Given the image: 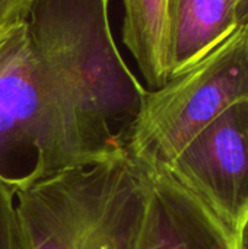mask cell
<instances>
[{
	"label": "cell",
	"mask_w": 248,
	"mask_h": 249,
	"mask_svg": "<svg viewBox=\"0 0 248 249\" xmlns=\"http://www.w3.org/2000/svg\"><path fill=\"white\" fill-rule=\"evenodd\" d=\"M117 249H240L238 238L165 166H149L137 220Z\"/></svg>",
	"instance_id": "obj_6"
},
{
	"label": "cell",
	"mask_w": 248,
	"mask_h": 249,
	"mask_svg": "<svg viewBox=\"0 0 248 249\" xmlns=\"http://www.w3.org/2000/svg\"><path fill=\"white\" fill-rule=\"evenodd\" d=\"M171 76L186 70L243 22L241 0H170Z\"/></svg>",
	"instance_id": "obj_7"
},
{
	"label": "cell",
	"mask_w": 248,
	"mask_h": 249,
	"mask_svg": "<svg viewBox=\"0 0 248 249\" xmlns=\"http://www.w3.org/2000/svg\"><path fill=\"white\" fill-rule=\"evenodd\" d=\"M248 99V20L194 64L146 90L127 155L167 166L225 109Z\"/></svg>",
	"instance_id": "obj_4"
},
{
	"label": "cell",
	"mask_w": 248,
	"mask_h": 249,
	"mask_svg": "<svg viewBox=\"0 0 248 249\" xmlns=\"http://www.w3.org/2000/svg\"><path fill=\"white\" fill-rule=\"evenodd\" d=\"M0 249H20L15 190L0 179Z\"/></svg>",
	"instance_id": "obj_9"
},
{
	"label": "cell",
	"mask_w": 248,
	"mask_h": 249,
	"mask_svg": "<svg viewBox=\"0 0 248 249\" xmlns=\"http://www.w3.org/2000/svg\"><path fill=\"white\" fill-rule=\"evenodd\" d=\"M107 156L45 92L25 20L0 31V179L15 191Z\"/></svg>",
	"instance_id": "obj_3"
},
{
	"label": "cell",
	"mask_w": 248,
	"mask_h": 249,
	"mask_svg": "<svg viewBox=\"0 0 248 249\" xmlns=\"http://www.w3.org/2000/svg\"><path fill=\"white\" fill-rule=\"evenodd\" d=\"M110 0H29L26 28L41 83L63 115L113 156L127 155L146 88L124 63Z\"/></svg>",
	"instance_id": "obj_1"
},
{
	"label": "cell",
	"mask_w": 248,
	"mask_h": 249,
	"mask_svg": "<svg viewBox=\"0 0 248 249\" xmlns=\"http://www.w3.org/2000/svg\"><path fill=\"white\" fill-rule=\"evenodd\" d=\"M168 1L123 0V42L132 53L148 90L161 88L171 74Z\"/></svg>",
	"instance_id": "obj_8"
},
{
	"label": "cell",
	"mask_w": 248,
	"mask_h": 249,
	"mask_svg": "<svg viewBox=\"0 0 248 249\" xmlns=\"http://www.w3.org/2000/svg\"><path fill=\"white\" fill-rule=\"evenodd\" d=\"M29 0H0V31L26 19Z\"/></svg>",
	"instance_id": "obj_10"
},
{
	"label": "cell",
	"mask_w": 248,
	"mask_h": 249,
	"mask_svg": "<svg viewBox=\"0 0 248 249\" xmlns=\"http://www.w3.org/2000/svg\"><path fill=\"white\" fill-rule=\"evenodd\" d=\"M237 238H238V247L240 249H248V214L246 219L243 220L238 232H237Z\"/></svg>",
	"instance_id": "obj_11"
},
{
	"label": "cell",
	"mask_w": 248,
	"mask_h": 249,
	"mask_svg": "<svg viewBox=\"0 0 248 249\" xmlns=\"http://www.w3.org/2000/svg\"><path fill=\"white\" fill-rule=\"evenodd\" d=\"M246 3H247V0H241V10L244 9V6H246Z\"/></svg>",
	"instance_id": "obj_13"
},
{
	"label": "cell",
	"mask_w": 248,
	"mask_h": 249,
	"mask_svg": "<svg viewBox=\"0 0 248 249\" xmlns=\"http://www.w3.org/2000/svg\"><path fill=\"white\" fill-rule=\"evenodd\" d=\"M243 10H246V15L243 16V20H244V19H247L248 18V0H247V3H246V6H244V9H243Z\"/></svg>",
	"instance_id": "obj_12"
},
{
	"label": "cell",
	"mask_w": 248,
	"mask_h": 249,
	"mask_svg": "<svg viewBox=\"0 0 248 249\" xmlns=\"http://www.w3.org/2000/svg\"><path fill=\"white\" fill-rule=\"evenodd\" d=\"M146 174L121 155L16 190L20 249H117L140 214Z\"/></svg>",
	"instance_id": "obj_2"
},
{
	"label": "cell",
	"mask_w": 248,
	"mask_h": 249,
	"mask_svg": "<svg viewBox=\"0 0 248 249\" xmlns=\"http://www.w3.org/2000/svg\"><path fill=\"white\" fill-rule=\"evenodd\" d=\"M244 20H248V18H247V19H244Z\"/></svg>",
	"instance_id": "obj_14"
},
{
	"label": "cell",
	"mask_w": 248,
	"mask_h": 249,
	"mask_svg": "<svg viewBox=\"0 0 248 249\" xmlns=\"http://www.w3.org/2000/svg\"><path fill=\"white\" fill-rule=\"evenodd\" d=\"M165 168L237 233L248 214V99L218 115Z\"/></svg>",
	"instance_id": "obj_5"
}]
</instances>
